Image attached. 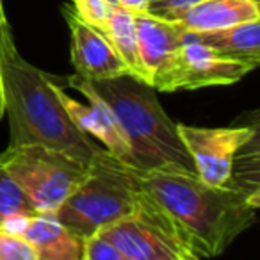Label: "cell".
<instances>
[{"label": "cell", "instance_id": "1", "mask_svg": "<svg viewBox=\"0 0 260 260\" xmlns=\"http://www.w3.org/2000/svg\"><path fill=\"white\" fill-rule=\"evenodd\" d=\"M139 178L200 258L221 255L256 221L260 198L234 187H214L196 175L164 171H139Z\"/></svg>", "mask_w": 260, "mask_h": 260}, {"label": "cell", "instance_id": "2", "mask_svg": "<svg viewBox=\"0 0 260 260\" xmlns=\"http://www.w3.org/2000/svg\"><path fill=\"white\" fill-rule=\"evenodd\" d=\"M66 82L112 112L128 143L130 168L196 175L194 162L178 134V123L166 114L150 84L132 75L104 80L72 75Z\"/></svg>", "mask_w": 260, "mask_h": 260}, {"label": "cell", "instance_id": "3", "mask_svg": "<svg viewBox=\"0 0 260 260\" xmlns=\"http://www.w3.org/2000/svg\"><path fill=\"white\" fill-rule=\"evenodd\" d=\"M0 77L9 116V146L43 145L89 162L100 146L70 119L57 82L18 54L9 27L0 29Z\"/></svg>", "mask_w": 260, "mask_h": 260}, {"label": "cell", "instance_id": "4", "mask_svg": "<svg viewBox=\"0 0 260 260\" xmlns=\"http://www.w3.org/2000/svg\"><path fill=\"white\" fill-rule=\"evenodd\" d=\"M145 196L139 171L102 148L91 157L86 177L59 207L55 217L80 241H86L134 214Z\"/></svg>", "mask_w": 260, "mask_h": 260}, {"label": "cell", "instance_id": "5", "mask_svg": "<svg viewBox=\"0 0 260 260\" xmlns=\"http://www.w3.org/2000/svg\"><path fill=\"white\" fill-rule=\"evenodd\" d=\"M0 162L36 212H57L87 171V162L43 145L9 146Z\"/></svg>", "mask_w": 260, "mask_h": 260}, {"label": "cell", "instance_id": "6", "mask_svg": "<svg viewBox=\"0 0 260 260\" xmlns=\"http://www.w3.org/2000/svg\"><path fill=\"white\" fill-rule=\"evenodd\" d=\"M98 234L132 260H184L191 253L173 217L148 191L134 214L109 224Z\"/></svg>", "mask_w": 260, "mask_h": 260}, {"label": "cell", "instance_id": "7", "mask_svg": "<svg viewBox=\"0 0 260 260\" xmlns=\"http://www.w3.org/2000/svg\"><path fill=\"white\" fill-rule=\"evenodd\" d=\"M251 70L241 62L217 55L212 48L185 32L184 43L170 61L153 75L152 87L162 93L192 91L209 86H226L246 77Z\"/></svg>", "mask_w": 260, "mask_h": 260}, {"label": "cell", "instance_id": "8", "mask_svg": "<svg viewBox=\"0 0 260 260\" xmlns=\"http://www.w3.org/2000/svg\"><path fill=\"white\" fill-rule=\"evenodd\" d=\"M178 134L194 162L200 180L214 187H228L235 162L248 143L258 136V128L256 125L207 128L178 123Z\"/></svg>", "mask_w": 260, "mask_h": 260}, {"label": "cell", "instance_id": "9", "mask_svg": "<svg viewBox=\"0 0 260 260\" xmlns=\"http://www.w3.org/2000/svg\"><path fill=\"white\" fill-rule=\"evenodd\" d=\"M64 16L72 32V64L75 75L87 80L130 75L125 62L100 30L84 23L70 9H64Z\"/></svg>", "mask_w": 260, "mask_h": 260}, {"label": "cell", "instance_id": "10", "mask_svg": "<svg viewBox=\"0 0 260 260\" xmlns=\"http://www.w3.org/2000/svg\"><path fill=\"white\" fill-rule=\"evenodd\" d=\"M8 230L18 232L36 249L38 260H82V246L52 212H34L18 219Z\"/></svg>", "mask_w": 260, "mask_h": 260}, {"label": "cell", "instance_id": "11", "mask_svg": "<svg viewBox=\"0 0 260 260\" xmlns=\"http://www.w3.org/2000/svg\"><path fill=\"white\" fill-rule=\"evenodd\" d=\"M57 82V79H55ZM57 94L62 107L66 109L70 119L77 125L80 132L86 136L98 139L105 146L109 153L118 157L121 162L128 164L130 160V148L126 138L123 136L118 121L114 119L112 112L104 104L96 100H87L89 104H80L75 98L66 94L57 82Z\"/></svg>", "mask_w": 260, "mask_h": 260}, {"label": "cell", "instance_id": "12", "mask_svg": "<svg viewBox=\"0 0 260 260\" xmlns=\"http://www.w3.org/2000/svg\"><path fill=\"white\" fill-rule=\"evenodd\" d=\"M134 23L143 72L146 77V84L152 86L153 75L184 43L185 29L177 22L157 18L148 13L134 15Z\"/></svg>", "mask_w": 260, "mask_h": 260}, {"label": "cell", "instance_id": "13", "mask_svg": "<svg viewBox=\"0 0 260 260\" xmlns=\"http://www.w3.org/2000/svg\"><path fill=\"white\" fill-rule=\"evenodd\" d=\"M256 20H260L256 0H203L189 8L177 23L187 32H207Z\"/></svg>", "mask_w": 260, "mask_h": 260}, {"label": "cell", "instance_id": "14", "mask_svg": "<svg viewBox=\"0 0 260 260\" xmlns=\"http://www.w3.org/2000/svg\"><path fill=\"white\" fill-rule=\"evenodd\" d=\"M187 36L212 48L221 57L241 62L249 70H255L260 62V20L207 32H187Z\"/></svg>", "mask_w": 260, "mask_h": 260}, {"label": "cell", "instance_id": "15", "mask_svg": "<svg viewBox=\"0 0 260 260\" xmlns=\"http://www.w3.org/2000/svg\"><path fill=\"white\" fill-rule=\"evenodd\" d=\"M102 34L107 38V41L114 48V52L125 62L130 75L146 82L145 72H143V66H141V59H139L134 15L130 11H126V9L116 8L112 16L109 18L105 29L102 30Z\"/></svg>", "mask_w": 260, "mask_h": 260}, {"label": "cell", "instance_id": "16", "mask_svg": "<svg viewBox=\"0 0 260 260\" xmlns=\"http://www.w3.org/2000/svg\"><path fill=\"white\" fill-rule=\"evenodd\" d=\"M34 207L0 162V228H11L18 219L34 214Z\"/></svg>", "mask_w": 260, "mask_h": 260}, {"label": "cell", "instance_id": "17", "mask_svg": "<svg viewBox=\"0 0 260 260\" xmlns=\"http://www.w3.org/2000/svg\"><path fill=\"white\" fill-rule=\"evenodd\" d=\"M73 15L84 23L94 27L96 30H104L109 18L116 8H112L107 0H72Z\"/></svg>", "mask_w": 260, "mask_h": 260}, {"label": "cell", "instance_id": "18", "mask_svg": "<svg viewBox=\"0 0 260 260\" xmlns=\"http://www.w3.org/2000/svg\"><path fill=\"white\" fill-rule=\"evenodd\" d=\"M0 260H38V255L23 235L0 228Z\"/></svg>", "mask_w": 260, "mask_h": 260}, {"label": "cell", "instance_id": "19", "mask_svg": "<svg viewBox=\"0 0 260 260\" xmlns=\"http://www.w3.org/2000/svg\"><path fill=\"white\" fill-rule=\"evenodd\" d=\"M82 260H132V258L126 256L123 251H119L104 235L94 234L84 241Z\"/></svg>", "mask_w": 260, "mask_h": 260}, {"label": "cell", "instance_id": "20", "mask_svg": "<svg viewBox=\"0 0 260 260\" xmlns=\"http://www.w3.org/2000/svg\"><path fill=\"white\" fill-rule=\"evenodd\" d=\"M203 0H150L148 2V15L157 18L177 22L189 8L200 4Z\"/></svg>", "mask_w": 260, "mask_h": 260}, {"label": "cell", "instance_id": "21", "mask_svg": "<svg viewBox=\"0 0 260 260\" xmlns=\"http://www.w3.org/2000/svg\"><path fill=\"white\" fill-rule=\"evenodd\" d=\"M116 2H118V8L126 9L132 15H143L148 11L150 0H116Z\"/></svg>", "mask_w": 260, "mask_h": 260}, {"label": "cell", "instance_id": "22", "mask_svg": "<svg viewBox=\"0 0 260 260\" xmlns=\"http://www.w3.org/2000/svg\"><path fill=\"white\" fill-rule=\"evenodd\" d=\"M6 114V104H4V86H2V77H0V119Z\"/></svg>", "mask_w": 260, "mask_h": 260}, {"label": "cell", "instance_id": "23", "mask_svg": "<svg viewBox=\"0 0 260 260\" xmlns=\"http://www.w3.org/2000/svg\"><path fill=\"white\" fill-rule=\"evenodd\" d=\"M8 27V20H6V13H4V6H2V0H0V29Z\"/></svg>", "mask_w": 260, "mask_h": 260}, {"label": "cell", "instance_id": "24", "mask_svg": "<svg viewBox=\"0 0 260 260\" xmlns=\"http://www.w3.org/2000/svg\"><path fill=\"white\" fill-rule=\"evenodd\" d=\"M184 260H203V258H200V256H198V255H194V253H187Z\"/></svg>", "mask_w": 260, "mask_h": 260}]
</instances>
